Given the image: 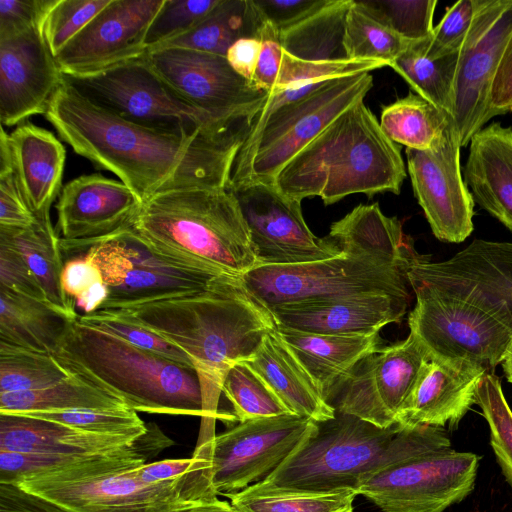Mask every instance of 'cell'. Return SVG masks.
Instances as JSON below:
<instances>
[{
	"mask_svg": "<svg viewBox=\"0 0 512 512\" xmlns=\"http://www.w3.org/2000/svg\"><path fill=\"white\" fill-rule=\"evenodd\" d=\"M76 154L116 175L144 202L185 188H229L249 125L167 130L128 121L95 104L64 76L44 114Z\"/></svg>",
	"mask_w": 512,
	"mask_h": 512,
	"instance_id": "1",
	"label": "cell"
},
{
	"mask_svg": "<svg viewBox=\"0 0 512 512\" xmlns=\"http://www.w3.org/2000/svg\"><path fill=\"white\" fill-rule=\"evenodd\" d=\"M342 253L294 265L256 267L240 281L268 312L295 302L383 293L410 299L408 271L422 259L397 217L386 216L378 203L356 206L332 223L328 234Z\"/></svg>",
	"mask_w": 512,
	"mask_h": 512,
	"instance_id": "2",
	"label": "cell"
},
{
	"mask_svg": "<svg viewBox=\"0 0 512 512\" xmlns=\"http://www.w3.org/2000/svg\"><path fill=\"white\" fill-rule=\"evenodd\" d=\"M178 346L196 370L204 400L199 441L211 439L222 384L229 369L250 360L276 328L270 312L244 289L238 276L221 274L198 293L119 310Z\"/></svg>",
	"mask_w": 512,
	"mask_h": 512,
	"instance_id": "3",
	"label": "cell"
},
{
	"mask_svg": "<svg viewBox=\"0 0 512 512\" xmlns=\"http://www.w3.org/2000/svg\"><path fill=\"white\" fill-rule=\"evenodd\" d=\"M450 447L448 430L442 427L395 423L382 428L336 412L334 418L316 422L297 449L259 483L287 492H357L383 468L421 453Z\"/></svg>",
	"mask_w": 512,
	"mask_h": 512,
	"instance_id": "4",
	"label": "cell"
},
{
	"mask_svg": "<svg viewBox=\"0 0 512 512\" xmlns=\"http://www.w3.org/2000/svg\"><path fill=\"white\" fill-rule=\"evenodd\" d=\"M155 423L133 446L94 454L69 468L28 478L22 488L72 512H173L217 499L210 463L170 482L149 484L134 469L173 445Z\"/></svg>",
	"mask_w": 512,
	"mask_h": 512,
	"instance_id": "5",
	"label": "cell"
},
{
	"mask_svg": "<svg viewBox=\"0 0 512 512\" xmlns=\"http://www.w3.org/2000/svg\"><path fill=\"white\" fill-rule=\"evenodd\" d=\"M406 178L400 147L360 101L334 119L278 173L274 185L302 201L318 196L325 205L351 194H399Z\"/></svg>",
	"mask_w": 512,
	"mask_h": 512,
	"instance_id": "6",
	"label": "cell"
},
{
	"mask_svg": "<svg viewBox=\"0 0 512 512\" xmlns=\"http://www.w3.org/2000/svg\"><path fill=\"white\" fill-rule=\"evenodd\" d=\"M71 374L116 394L134 411L204 416L196 370L83 323H71L54 354Z\"/></svg>",
	"mask_w": 512,
	"mask_h": 512,
	"instance_id": "7",
	"label": "cell"
},
{
	"mask_svg": "<svg viewBox=\"0 0 512 512\" xmlns=\"http://www.w3.org/2000/svg\"><path fill=\"white\" fill-rule=\"evenodd\" d=\"M132 228L156 250L224 274L258 267L239 203L229 189L185 188L142 202Z\"/></svg>",
	"mask_w": 512,
	"mask_h": 512,
	"instance_id": "8",
	"label": "cell"
},
{
	"mask_svg": "<svg viewBox=\"0 0 512 512\" xmlns=\"http://www.w3.org/2000/svg\"><path fill=\"white\" fill-rule=\"evenodd\" d=\"M408 280L416 297L409 329L429 359L466 360L494 373L512 339L506 303L462 287Z\"/></svg>",
	"mask_w": 512,
	"mask_h": 512,
	"instance_id": "9",
	"label": "cell"
},
{
	"mask_svg": "<svg viewBox=\"0 0 512 512\" xmlns=\"http://www.w3.org/2000/svg\"><path fill=\"white\" fill-rule=\"evenodd\" d=\"M60 247L63 253L85 255L99 268L108 287L100 309L120 310L195 294L224 274L156 250L131 225L95 240L60 238Z\"/></svg>",
	"mask_w": 512,
	"mask_h": 512,
	"instance_id": "10",
	"label": "cell"
},
{
	"mask_svg": "<svg viewBox=\"0 0 512 512\" xmlns=\"http://www.w3.org/2000/svg\"><path fill=\"white\" fill-rule=\"evenodd\" d=\"M372 86L370 72L330 79L279 108L253 139L243 142L229 188L274 184L284 166L346 109L364 101Z\"/></svg>",
	"mask_w": 512,
	"mask_h": 512,
	"instance_id": "11",
	"label": "cell"
},
{
	"mask_svg": "<svg viewBox=\"0 0 512 512\" xmlns=\"http://www.w3.org/2000/svg\"><path fill=\"white\" fill-rule=\"evenodd\" d=\"M481 457L440 449L394 463L357 490L383 512H444L474 489Z\"/></svg>",
	"mask_w": 512,
	"mask_h": 512,
	"instance_id": "12",
	"label": "cell"
},
{
	"mask_svg": "<svg viewBox=\"0 0 512 512\" xmlns=\"http://www.w3.org/2000/svg\"><path fill=\"white\" fill-rule=\"evenodd\" d=\"M143 58L177 96L226 126H250L268 97L222 55L168 47L147 50Z\"/></svg>",
	"mask_w": 512,
	"mask_h": 512,
	"instance_id": "13",
	"label": "cell"
},
{
	"mask_svg": "<svg viewBox=\"0 0 512 512\" xmlns=\"http://www.w3.org/2000/svg\"><path fill=\"white\" fill-rule=\"evenodd\" d=\"M95 104L137 124L167 129H231L177 96L143 55L98 74L66 77ZM242 125V124H241Z\"/></svg>",
	"mask_w": 512,
	"mask_h": 512,
	"instance_id": "14",
	"label": "cell"
},
{
	"mask_svg": "<svg viewBox=\"0 0 512 512\" xmlns=\"http://www.w3.org/2000/svg\"><path fill=\"white\" fill-rule=\"evenodd\" d=\"M315 426L308 418L288 413L242 421L214 435L206 442L217 496L228 497L266 479Z\"/></svg>",
	"mask_w": 512,
	"mask_h": 512,
	"instance_id": "15",
	"label": "cell"
},
{
	"mask_svg": "<svg viewBox=\"0 0 512 512\" xmlns=\"http://www.w3.org/2000/svg\"><path fill=\"white\" fill-rule=\"evenodd\" d=\"M512 32V0H483L459 50L450 116L461 147L491 120L490 93Z\"/></svg>",
	"mask_w": 512,
	"mask_h": 512,
	"instance_id": "16",
	"label": "cell"
},
{
	"mask_svg": "<svg viewBox=\"0 0 512 512\" xmlns=\"http://www.w3.org/2000/svg\"><path fill=\"white\" fill-rule=\"evenodd\" d=\"M246 221L259 266L321 261L342 253L327 235L315 236L307 226L301 202L282 194L274 184L252 183L229 188Z\"/></svg>",
	"mask_w": 512,
	"mask_h": 512,
	"instance_id": "17",
	"label": "cell"
},
{
	"mask_svg": "<svg viewBox=\"0 0 512 512\" xmlns=\"http://www.w3.org/2000/svg\"><path fill=\"white\" fill-rule=\"evenodd\" d=\"M428 359L410 332L405 340L380 347L362 359L330 404L338 413L387 428L397 423V415Z\"/></svg>",
	"mask_w": 512,
	"mask_h": 512,
	"instance_id": "18",
	"label": "cell"
},
{
	"mask_svg": "<svg viewBox=\"0 0 512 512\" xmlns=\"http://www.w3.org/2000/svg\"><path fill=\"white\" fill-rule=\"evenodd\" d=\"M164 0H111L55 60L66 77H84L142 56Z\"/></svg>",
	"mask_w": 512,
	"mask_h": 512,
	"instance_id": "19",
	"label": "cell"
},
{
	"mask_svg": "<svg viewBox=\"0 0 512 512\" xmlns=\"http://www.w3.org/2000/svg\"><path fill=\"white\" fill-rule=\"evenodd\" d=\"M460 148L452 124L437 148L405 151L414 195L432 233L449 243L463 242L474 229V200L461 174Z\"/></svg>",
	"mask_w": 512,
	"mask_h": 512,
	"instance_id": "20",
	"label": "cell"
},
{
	"mask_svg": "<svg viewBox=\"0 0 512 512\" xmlns=\"http://www.w3.org/2000/svg\"><path fill=\"white\" fill-rule=\"evenodd\" d=\"M63 76L40 28L0 36L2 126L44 115Z\"/></svg>",
	"mask_w": 512,
	"mask_h": 512,
	"instance_id": "21",
	"label": "cell"
},
{
	"mask_svg": "<svg viewBox=\"0 0 512 512\" xmlns=\"http://www.w3.org/2000/svg\"><path fill=\"white\" fill-rule=\"evenodd\" d=\"M142 205L124 183L101 174L82 175L61 190L56 205L61 239L89 241L130 226Z\"/></svg>",
	"mask_w": 512,
	"mask_h": 512,
	"instance_id": "22",
	"label": "cell"
},
{
	"mask_svg": "<svg viewBox=\"0 0 512 512\" xmlns=\"http://www.w3.org/2000/svg\"><path fill=\"white\" fill-rule=\"evenodd\" d=\"M409 300L390 294L367 293L284 304L270 313L278 328L315 334L363 335L401 322Z\"/></svg>",
	"mask_w": 512,
	"mask_h": 512,
	"instance_id": "23",
	"label": "cell"
},
{
	"mask_svg": "<svg viewBox=\"0 0 512 512\" xmlns=\"http://www.w3.org/2000/svg\"><path fill=\"white\" fill-rule=\"evenodd\" d=\"M487 370L466 360L428 359L405 399L396 422L456 429L476 404V387Z\"/></svg>",
	"mask_w": 512,
	"mask_h": 512,
	"instance_id": "24",
	"label": "cell"
},
{
	"mask_svg": "<svg viewBox=\"0 0 512 512\" xmlns=\"http://www.w3.org/2000/svg\"><path fill=\"white\" fill-rule=\"evenodd\" d=\"M409 278L479 292L505 302L512 313V242L475 239L448 260L415 262Z\"/></svg>",
	"mask_w": 512,
	"mask_h": 512,
	"instance_id": "25",
	"label": "cell"
},
{
	"mask_svg": "<svg viewBox=\"0 0 512 512\" xmlns=\"http://www.w3.org/2000/svg\"><path fill=\"white\" fill-rule=\"evenodd\" d=\"M13 176L35 216L50 215V207L62 190L66 152L56 136L29 121L9 134Z\"/></svg>",
	"mask_w": 512,
	"mask_h": 512,
	"instance_id": "26",
	"label": "cell"
},
{
	"mask_svg": "<svg viewBox=\"0 0 512 512\" xmlns=\"http://www.w3.org/2000/svg\"><path fill=\"white\" fill-rule=\"evenodd\" d=\"M469 144L464 182L474 203L512 232V129L493 122Z\"/></svg>",
	"mask_w": 512,
	"mask_h": 512,
	"instance_id": "27",
	"label": "cell"
},
{
	"mask_svg": "<svg viewBox=\"0 0 512 512\" xmlns=\"http://www.w3.org/2000/svg\"><path fill=\"white\" fill-rule=\"evenodd\" d=\"M276 330L329 404L356 365L381 347L379 332L332 335Z\"/></svg>",
	"mask_w": 512,
	"mask_h": 512,
	"instance_id": "28",
	"label": "cell"
},
{
	"mask_svg": "<svg viewBox=\"0 0 512 512\" xmlns=\"http://www.w3.org/2000/svg\"><path fill=\"white\" fill-rule=\"evenodd\" d=\"M138 438L99 435L22 414L0 413V451L91 455L129 448Z\"/></svg>",
	"mask_w": 512,
	"mask_h": 512,
	"instance_id": "29",
	"label": "cell"
},
{
	"mask_svg": "<svg viewBox=\"0 0 512 512\" xmlns=\"http://www.w3.org/2000/svg\"><path fill=\"white\" fill-rule=\"evenodd\" d=\"M271 388L291 414L323 422L336 415L276 328L264 338L254 356L245 361Z\"/></svg>",
	"mask_w": 512,
	"mask_h": 512,
	"instance_id": "30",
	"label": "cell"
},
{
	"mask_svg": "<svg viewBox=\"0 0 512 512\" xmlns=\"http://www.w3.org/2000/svg\"><path fill=\"white\" fill-rule=\"evenodd\" d=\"M75 319L0 285V343L54 355Z\"/></svg>",
	"mask_w": 512,
	"mask_h": 512,
	"instance_id": "31",
	"label": "cell"
},
{
	"mask_svg": "<svg viewBox=\"0 0 512 512\" xmlns=\"http://www.w3.org/2000/svg\"><path fill=\"white\" fill-rule=\"evenodd\" d=\"M5 237L20 253L42 287L48 303L71 318H77L76 303L63 290L64 268L60 237L53 228L50 215L36 216L24 229L0 226Z\"/></svg>",
	"mask_w": 512,
	"mask_h": 512,
	"instance_id": "32",
	"label": "cell"
},
{
	"mask_svg": "<svg viewBox=\"0 0 512 512\" xmlns=\"http://www.w3.org/2000/svg\"><path fill=\"white\" fill-rule=\"evenodd\" d=\"M264 20L254 0H220L194 28L155 48H185L225 56L238 39L259 38Z\"/></svg>",
	"mask_w": 512,
	"mask_h": 512,
	"instance_id": "33",
	"label": "cell"
},
{
	"mask_svg": "<svg viewBox=\"0 0 512 512\" xmlns=\"http://www.w3.org/2000/svg\"><path fill=\"white\" fill-rule=\"evenodd\" d=\"M126 407L125 402L116 394L73 374L46 388L0 393V413L5 414L113 410Z\"/></svg>",
	"mask_w": 512,
	"mask_h": 512,
	"instance_id": "34",
	"label": "cell"
},
{
	"mask_svg": "<svg viewBox=\"0 0 512 512\" xmlns=\"http://www.w3.org/2000/svg\"><path fill=\"white\" fill-rule=\"evenodd\" d=\"M352 3L353 0H329L298 24L280 31L283 51L306 61L349 59L344 48V34Z\"/></svg>",
	"mask_w": 512,
	"mask_h": 512,
	"instance_id": "35",
	"label": "cell"
},
{
	"mask_svg": "<svg viewBox=\"0 0 512 512\" xmlns=\"http://www.w3.org/2000/svg\"><path fill=\"white\" fill-rule=\"evenodd\" d=\"M452 124L449 113L412 92L384 107L380 118V126L391 141L417 150L440 146Z\"/></svg>",
	"mask_w": 512,
	"mask_h": 512,
	"instance_id": "36",
	"label": "cell"
},
{
	"mask_svg": "<svg viewBox=\"0 0 512 512\" xmlns=\"http://www.w3.org/2000/svg\"><path fill=\"white\" fill-rule=\"evenodd\" d=\"M426 39L411 41L390 67L417 95L450 114L459 51L431 57L426 54Z\"/></svg>",
	"mask_w": 512,
	"mask_h": 512,
	"instance_id": "37",
	"label": "cell"
},
{
	"mask_svg": "<svg viewBox=\"0 0 512 512\" xmlns=\"http://www.w3.org/2000/svg\"><path fill=\"white\" fill-rule=\"evenodd\" d=\"M356 496L354 490L329 493L279 491L258 482L228 498L240 512H353Z\"/></svg>",
	"mask_w": 512,
	"mask_h": 512,
	"instance_id": "38",
	"label": "cell"
},
{
	"mask_svg": "<svg viewBox=\"0 0 512 512\" xmlns=\"http://www.w3.org/2000/svg\"><path fill=\"white\" fill-rule=\"evenodd\" d=\"M70 376L52 354L0 343V393L42 389Z\"/></svg>",
	"mask_w": 512,
	"mask_h": 512,
	"instance_id": "39",
	"label": "cell"
},
{
	"mask_svg": "<svg viewBox=\"0 0 512 512\" xmlns=\"http://www.w3.org/2000/svg\"><path fill=\"white\" fill-rule=\"evenodd\" d=\"M408 41L372 17L356 0L347 13L344 48L349 59L384 61L390 66Z\"/></svg>",
	"mask_w": 512,
	"mask_h": 512,
	"instance_id": "40",
	"label": "cell"
},
{
	"mask_svg": "<svg viewBox=\"0 0 512 512\" xmlns=\"http://www.w3.org/2000/svg\"><path fill=\"white\" fill-rule=\"evenodd\" d=\"M222 393L230 401L238 422L290 413L264 380L245 362L227 372Z\"/></svg>",
	"mask_w": 512,
	"mask_h": 512,
	"instance_id": "41",
	"label": "cell"
},
{
	"mask_svg": "<svg viewBox=\"0 0 512 512\" xmlns=\"http://www.w3.org/2000/svg\"><path fill=\"white\" fill-rule=\"evenodd\" d=\"M475 397L489 426L490 445L497 463L512 488V411L500 378L495 373H485L477 384Z\"/></svg>",
	"mask_w": 512,
	"mask_h": 512,
	"instance_id": "42",
	"label": "cell"
},
{
	"mask_svg": "<svg viewBox=\"0 0 512 512\" xmlns=\"http://www.w3.org/2000/svg\"><path fill=\"white\" fill-rule=\"evenodd\" d=\"M385 66H388L386 62L371 59L306 61L283 51L280 71L271 94L286 89H299L330 79L371 72Z\"/></svg>",
	"mask_w": 512,
	"mask_h": 512,
	"instance_id": "43",
	"label": "cell"
},
{
	"mask_svg": "<svg viewBox=\"0 0 512 512\" xmlns=\"http://www.w3.org/2000/svg\"><path fill=\"white\" fill-rule=\"evenodd\" d=\"M372 17L408 41L431 36L436 0H356Z\"/></svg>",
	"mask_w": 512,
	"mask_h": 512,
	"instance_id": "44",
	"label": "cell"
},
{
	"mask_svg": "<svg viewBox=\"0 0 512 512\" xmlns=\"http://www.w3.org/2000/svg\"><path fill=\"white\" fill-rule=\"evenodd\" d=\"M22 415L57 422L80 431L99 435L139 438L147 431V424L136 411L128 407L113 410L34 412Z\"/></svg>",
	"mask_w": 512,
	"mask_h": 512,
	"instance_id": "45",
	"label": "cell"
},
{
	"mask_svg": "<svg viewBox=\"0 0 512 512\" xmlns=\"http://www.w3.org/2000/svg\"><path fill=\"white\" fill-rule=\"evenodd\" d=\"M79 320L112 333L145 351L193 367L188 355L178 346L125 316L119 310L100 309L79 315Z\"/></svg>",
	"mask_w": 512,
	"mask_h": 512,
	"instance_id": "46",
	"label": "cell"
},
{
	"mask_svg": "<svg viewBox=\"0 0 512 512\" xmlns=\"http://www.w3.org/2000/svg\"><path fill=\"white\" fill-rule=\"evenodd\" d=\"M111 0H54L42 24V35L54 57L101 12Z\"/></svg>",
	"mask_w": 512,
	"mask_h": 512,
	"instance_id": "47",
	"label": "cell"
},
{
	"mask_svg": "<svg viewBox=\"0 0 512 512\" xmlns=\"http://www.w3.org/2000/svg\"><path fill=\"white\" fill-rule=\"evenodd\" d=\"M220 0H164L146 37L147 50L194 28ZM146 50V51H147Z\"/></svg>",
	"mask_w": 512,
	"mask_h": 512,
	"instance_id": "48",
	"label": "cell"
},
{
	"mask_svg": "<svg viewBox=\"0 0 512 512\" xmlns=\"http://www.w3.org/2000/svg\"><path fill=\"white\" fill-rule=\"evenodd\" d=\"M62 287L84 314L99 310L108 297V287L99 268L85 255L65 261Z\"/></svg>",
	"mask_w": 512,
	"mask_h": 512,
	"instance_id": "49",
	"label": "cell"
},
{
	"mask_svg": "<svg viewBox=\"0 0 512 512\" xmlns=\"http://www.w3.org/2000/svg\"><path fill=\"white\" fill-rule=\"evenodd\" d=\"M483 0H460L453 4L426 39V54L438 58L458 52Z\"/></svg>",
	"mask_w": 512,
	"mask_h": 512,
	"instance_id": "50",
	"label": "cell"
},
{
	"mask_svg": "<svg viewBox=\"0 0 512 512\" xmlns=\"http://www.w3.org/2000/svg\"><path fill=\"white\" fill-rule=\"evenodd\" d=\"M0 285L19 294L47 301L39 282L18 250L0 235Z\"/></svg>",
	"mask_w": 512,
	"mask_h": 512,
	"instance_id": "51",
	"label": "cell"
},
{
	"mask_svg": "<svg viewBox=\"0 0 512 512\" xmlns=\"http://www.w3.org/2000/svg\"><path fill=\"white\" fill-rule=\"evenodd\" d=\"M261 49L254 76L253 86L271 94L280 71L283 48L279 30L268 20H264L260 32Z\"/></svg>",
	"mask_w": 512,
	"mask_h": 512,
	"instance_id": "52",
	"label": "cell"
},
{
	"mask_svg": "<svg viewBox=\"0 0 512 512\" xmlns=\"http://www.w3.org/2000/svg\"><path fill=\"white\" fill-rule=\"evenodd\" d=\"M210 463L207 442L200 443L191 458L166 459L143 464L134 469L136 476L149 484L178 480Z\"/></svg>",
	"mask_w": 512,
	"mask_h": 512,
	"instance_id": "53",
	"label": "cell"
},
{
	"mask_svg": "<svg viewBox=\"0 0 512 512\" xmlns=\"http://www.w3.org/2000/svg\"><path fill=\"white\" fill-rule=\"evenodd\" d=\"M54 0H0V36L40 28Z\"/></svg>",
	"mask_w": 512,
	"mask_h": 512,
	"instance_id": "54",
	"label": "cell"
},
{
	"mask_svg": "<svg viewBox=\"0 0 512 512\" xmlns=\"http://www.w3.org/2000/svg\"><path fill=\"white\" fill-rule=\"evenodd\" d=\"M328 2L329 0H254L263 18L270 21L279 32L298 24Z\"/></svg>",
	"mask_w": 512,
	"mask_h": 512,
	"instance_id": "55",
	"label": "cell"
},
{
	"mask_svg": "<svg viewBox=\"0 0 512 512\" xmlns=\"http://www.w3.org/2000/svg\"><path fill=\"white\" fill-rule=\"evenodd\" d=\"M36 216L24 201L13 174L0 176V226L24 229Z\"/></svg>",
	"mask_w": 512,
	"mask_h": 512,
	"instance_id": "56",
	"label": "cell"
},
{
	"mask_svg": "<svg viewBox=\"0 0 512 512\" xmlns=\"http://www.w3.org/2000/svg\"><path fill=\"white\" fill-rule=\"evenodd\" d=\"M0 512H72L19 485L0 483Z\"/></svg>",
	"mask_w": 512,
	"mask_h": 512,
	"instance_id": "57",
	"label": "cell"
},
{
	"mask_svg": "<svg viewBox=\"0 0 512 512\" xmlns=\"http://www.w3.org/2000/svg\"><path fill=\"white\" fill-rule=\"evenodd\" d=\"M506 113H512V32L493 80L489 105L491 119Z\"/></svg>",
	"mask_w": 512,
	"mask_h": 512,
	"instance_id": "58",
	"label": "cell"
},
{
	"mask_svg": "<svg viewBox=\"0 0 512 512\" xmlns=\"http://www.w3.org/2000/svg\"><path fill=\"white\" fill-rule=\"evenodd\" d=\"M261 41L245 37L234 42L225 55L232 69L251 82L259 59Z\"/></svg>",
	"mask_w": 512,
	"mask_h": 512,
	"instance_id": "59",
	"label": "cell"
},
{
	"mask_svg": "<svg viewBox=\"0 0 512 512\" xmlns=\"http://www.w3.org/2000/svg\"><path fill=\"white\" fill-rule=\"evenodd\" d=\"M173 512H240L231 503L217 499L192 504Z\"/></svg>",
	"mask_w": 512,
	"mask_h": 512,
	"instance_id": "60",
	"label": "cell"
},
{
	"mask_svg": "<svg viewBox=\"0 0 512 512\" xmlns=\"http://www.w3.org/2000/svg\"><path fill=\"white\" fill-rule=\"evenodd\" d=\"M13 174L9 134L1 126L0 133V176Z\"/></svg>",
	"mask_w": 512,
	"mask_h": 512,
	"instance_id": "61",
	"label": "cell"
},
{
	"mask_svg": "<svg viewBox=\"0 0 512 512\" xmlns=\"http://www.w3.org/2000/svg\"><path fill=\"white\" fill-rule=\"evenodd\" d=\"M500 364L507 381L512 383V339L503 355V359Z\"/></svg>",
	"mask_w": 512,
	"mask_h": 512,
	"instance_id": "62",
	"label": "cell"
}]
</instances>
